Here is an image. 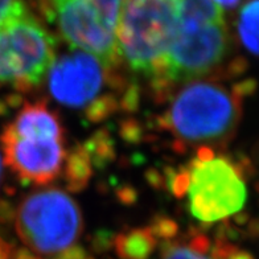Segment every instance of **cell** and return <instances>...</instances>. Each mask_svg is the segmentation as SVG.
I'll list each match as a JSON object with an SVG mask.
<instances>
[{"label":"cell","mask_w":259,"mask_h":259,"mask_svg":"<svg viewBox=\"0 0 259 259\" xmlns=\"http://www.w3.org/2000/svg\"><path fill=\"white\" fill-rule=\"evenodd\" d=\"M27 10L25 0H0V38L11 21Z\"/></svg>","instance_id":"15"},{"label":"cell","mask_w":259,"mask_h":259,"mask_svg":"<svg viewBox=\"0 0 259 259\" xmlns=\"http://www.w3.org/2000/svg\"><path fill=\"white\" fill-rule=\"evenodd\" d=\"M217 6L220 7H226V8H234L237 7L242 0H213Z\"/></svg>","instance_id":"16"},{"label":"cell","mask_w":259,"mask_h":259,"mask_svg":"<svg viewBox=\"0 0 259 259\" xmlns=\"http://www.w3.org/2000/svg\"><path fill=\"white\" fill-rule=\"evenodd\" d=\"M151 246H152V238L144 230H135L131 234L124 235L122 239L123 251L134 254V255L137 252H140L143 255Z\"/></svg>","instance_id":"14"},{"label":"cell","mask_w":259,"mask_h":259,"mask_svg":"<svg viewBox=\"0 0 259 259\" xmlns=\"http://www.w3.org/2000/svg\"><path fill=\"white\" fill-rule=\"evenodd\" d=\"M105 81L102 64L85 52L62 56L49 72V90L56 101L82 107L97 98Z\"/></svg>","instance_id":"9"},{"label":"cell","mask_w":259,"mask_h":259,"mask_svg":"<svg viewBox=\"0 0 259 259\" xmlns=\"http://www.w3.org/2000/svg\"><path fill=\"white\" fill-rule=\"evenodd\" d=\"M0 140L6 164L21 181L45 185L60 175L66 156L64 139L19 137L6 128Z\"/></svg>","instance_id":"8"},{"label":"cell","mask_w":259,"mask_h":259,"mask_svg":"<svg viewBox=\"0 0 259 259\" xmlns=\"http://www.w3.org/2000/svg\"><path fill=\"white\" fill-rule=\"evenodd\" d=\"M229 33L225 21L178 25L160 77L163 82H183L208 74L226 57Z\"/></svg>","instance_id":"6"},{"label":"cell","mask_w":259,"mask_h":259,"mask_svg":"<svg viewBox=\"0 0 259 259\" xmlns=\"http://www.w3.org/2000/svg\"><path fill=\"white\" fill-rule=\"evenodd\" d=\"M185 176L189 208L198 221H220L243 208L247 192L238 170L208 148L200 150Z\"/></svg>","instance_id":"5"},{"label":"cell","mask_w":259,"mask_h":259,"mask_svg":"<svg viewBox=\"0 0 259 259\" xmlns=\"http://www.w3.org/2000/svg\"><path fill=\"white\" fill-rule=\"evenodd\" d=\"M6 128L19 137H45L64 139V130L55 111L45 103H28Z\"/></svg>","instance_id":"10"},{"label":"cell","mask_w":259,"mask_h":259,"mask_svg":"<svg viewBox=\"0 0 259 259\" xmlns=\"http://www.w3.org/2000/svg\"><path fill=\"white\" fill-rule=\"evenodd\" d=\"M167 119L175 135L188 142L222 139L239 119L238 97L211 82H192L176 96Z\"/></svg>","instance_id":"2"},{"label":"cell","mask_w":259,"mask_h":259,"mask_svg":"<svg viewBox=\"0 0 259 259\" xmlns=\"http://www.w3.org/2000/svg\"><path fill=\"white\" fill-rule=\"evenodd\" d=\"M92 169H90V160L86 156V152L83 151H77L69 159L68 164V178L70 184L78 185L85 184L88 179L90 178Z\"/></svg>","instance_id":"12"},{"label":"cell","mask_w":259,"mask_h":259,"mask_svg":"<svg viewBox=\"0 0 259 259\" xmlns=\"http://www.w3.org/2000/svg\"><path fill=\"white\" fill-rule=\"evenodd\" d=\"M176 27L175 0H124L116 25L118 55L134 72L157 79Z\"/></svg>","instance_id":"1"},{"label":"cell","mask_w":259,"mask_h":259,"mask_svg":"<svg viewBox=\"0 0 259 259\" xmlns=\"http://www.w3.org/2000/svg\"><path fill=\"white\" fill-rule=\"evenodd\" d=\"M0 175H2V159H0Z\"/></svg>","instance_id":"17"},{"label":"cell","mask_w":259,"mask_h":259,"mask_svg":"<svg viewBox=\"0 0 259 259\" xmlns=\"http://www.w3.org/2000/svg\"><path fill=\"white\" fill-rule=\"evenodd\" d=\"M239 37L246 49L259 56V0L245 4L238 17Z\"/></svg>","instance_id":"11"},{"label":"cell","mask_w":259,"mask_h":259,"mask_svg":"<svg viewBox=\"0 0 259 259\" xmlns=\"http://www.w3.org/2000/svg\"><path fill=\"white\" fill-rule=\"evenodd\" d=\"M163 259H219L217 256H209L204 249L198 246V241L191 245H170L165 249Z\"/></svg>","instance_id":"13"},{"label":"cell","mask_w":259,"mask_h":259,"mask_svg":"<svg viewBox=\"0 0 259 259\" xmlns=\"http://www.w3.org/2000/svg\"><path fill=\"white\" fill-rule=\"evenodd\" d=\"M23 242L42 255L68 250L81 230V213L72 197L58 189L37 192L21 202L16 217Z\"/></svg>","instance_id":"3"},{"label":"cell","mask_w":259,"mask_h":259,"mask_svg":"<svg viewBox=\"0 0 259 259\" xmlns=\"http://www.w3.org/2000/svg\"><path fill=\"white\" fill-rule=\"evenodd\" d=\"M55 62L51 34L27 10L11 21L0 38V86L29 90Z\"/></svg>","instance_id":"4"},{"label":"cell","mask_w":259,"mask_h":259,"mask_svg":"<svg viewBox=\"0 0 259 259\" xmlns=\"http://www.w3.org/2000/svg\"><path fill=\"white\" fill-rule=\"evenodd\" d=\"M62 37L73 48L111 68L118 61L116 28L106 20L92 0H52Z\"/></svg>","instance_id":"7"}]
</instances>
